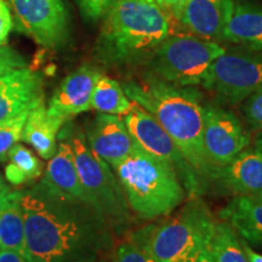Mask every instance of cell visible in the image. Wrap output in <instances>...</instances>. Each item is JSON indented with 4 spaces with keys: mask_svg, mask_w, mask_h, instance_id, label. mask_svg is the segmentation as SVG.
<instances>
[{
    "mask_svg": "<svg viewBox=\"0 0 262 262\" xmlns=\"http://www.w3.org/2000/svg\"><path fill=\"white\" fill-rule=\"evenodd\" d=\"M25 220L27 262H95L114 251V233L91 204L42 178L16 189Z\"/></svg>",
    "mask_w": 262,
    "mask_h": 262,
    "instance_id": "1",
    "label": "cell"
},
{
    "mask_svg": "<svg viewBox=\"0 0 262 262\" xmlns=\"http://www.w3.org/2000/svg\"><path fill=\"white\" fill-rule=\"evenodd\" d=\"M122 86L127 97L148 112L175 141L208 192L217 168L209 162L203 145L205 100L201 91L195 86L170 84L150 72Z\"/></svg>",
    "mask_w": 262,
    "mask_h": 262,
    "instance_id": "2",
    "label": "cell"
},
{
    "mask_svg": "<svg viewBox=\"0 0 262 262\" xmlns=\"http://www.w3.org/2000/svg\"><path fill=\"white\" fill-rule=\"evenodd\" d=\"M175 21L155 0H118L103 17L95 56L107 67L147 64L159 45L176 33Z\"/></svg>",
    "mask_w": 262,
    "mask_h": 262,
    "instance_id": "3",
    "label": "cell"
},
{
    "mask_svg": "<svg viewBox=\"0 0 262 262\" xmlns=\"http://www.w3.org/2000/svg\"><path fill=\"white\" fill-rule=\"evenodd\" d=\"M113 171L131 212L142 220L171 215L187 198L171 164L143 149L136 141L130 155Z\"/></svg>",
    "mask_w": 262,
    "mask_h": 262,
    "instance_id": "4",
    "label": "cell"
},
{
    "mask_svg": "<svg viewBox=\"0 0 262 262\" xmlns=\"http://www.w3.org/2000/svg\"><path fill=\"white\" fill-rule=\"evenodd\" d=\"M216 222L202 196H188L175 215L129 232L127 241L157 262H185L210 243Z\"/></svg>",
    "mask_w": 262,
    "mask_h": 262,
    "instance_id": "5",
    "label": "cell"
},
{
    "mask_svg": "<svg viewBox=\"0 0 262 262\" xmlns=\"http://www.w3.org/2000/svg\"><path fill=\"white\" fill-rule=\"evenodd\" d=\"M58 135L70 142L78 175L91 204L106 219L114 235L129 233L133 212L112 168L90 149L83 129L72 119L64 123Z\"/></svg>",
    "mask_w": 262,
    "mask_h": 262,
    "instance_id": "6",
    "label": "cell"
},
{
    "mask_svg": "<svg viewBox=\"0 0 262 262\" xmlns=\"http://www.w3.org/2000/svg\"><path fill=\"white\" fill-rule=\"evenodd\" d=\"M225 47L191 33H173L159 45L147 62L148 72L179 86H203L211 64Z\"/></svg>",
    "mask_w": 262,
    "mask_h": 262,
    "instance_id": "7",
    "label": "cell"
},
{
    "mask_svg": "<svg viewBox=\"0 0 262 262\" xmlns=\"http://www.w3.org/2000/svg\"><path fill=\"white\" fill-rule=\"evenodd\" d=\"M203 88L216 102L235 106L262 88V50L234 45L214 61Z\"/></svg>",
    "mask_w": 262,
    "mask_h": 262,
    "instance_id": "8",
    "label": "cell"
},
{
    "mask_svg": "<svg viewBox=\"0 0 262 262\" xmlns=\"http://www.w3.org/2000/svg\"><path fill=\"white\" fill-rule=\"evenodd\" d=\"M123 119L134 140L143 149L171 164L187 192V196H202L205 194L206 192L198 175L175 141L148 112L135 103L133 110L125 114Z\"/></svg>",
    "mask_w": 262,
    "mask_h": 262,
    "instance_id": "9",
    "label": "cell"
},
{
    "mask_svg": "<svg viewBox=\"0 0 262 262\" xmlns=\"http://www.w3.org/2000/svg\"><path fill=\"white\" fill-rule=\"evenodd\" d=\"M16 31L47 49H60L68 40L70 21L62 0H9Z\"/></svg>",
    "mask_w": 262,
    "mask_h": 262,
    "instance_id": "10",
    "label": "cell"
},
{
    "mask_svg": "<svg viewBox=\"0 0 262 262\" xmlns=\"http://www.w3.org/2000/svg\"><path fill=\"white\" fill-rule=\"evenodd\" d=\"M251 143L250 133L232 111L205 100L203 145L214 168L228 164Z\"/></svg>",
    "mask_w": 262,
    "mask_h": 262,
    "instance_id": "11",
    "label": "cell"
},
{
    "mask_svg": "<svg viewBox=\"0 0 262 262\" xmlns=\"http://www.w3.org/2000/svg\"><path fill=\"white\" fill-rule=\"evenodd\" d=\"M42 103L44 79L39 72L25 67L0 75V123L28 114Z\"/></svg>",
    "mask_w": 262,
    "mask_h": 262,
    "instance_id": "12",
    "label": "cell"
},
{
    "mask_svg": "<svg viewBox=\"0 0 262 262\" xmlns=\"http://www.w3.org/2000/svg\"><path fill=\"white\" fill-rule=\"evenodd\" d=\"M90 149L114 170L130 155L135 140L123 118L98 113L84 131Z\"/></svg>",
    "mask_w": 262,
    "mask_h": 262,
    "instance_id": "13",
    "label": "cell"
},
{
    "mask_svg": "<svg viewBox=\"0 0 262 262\" xmlns=\"http://www.w3.org/2000/svg\"><path fill=\"white\" fill-rule=\"evenodd\" d=\"M211 188L233 196H262V153L255 147L242 150L216 169Z\"/></svg>",
    "mask_w": 262,
    "mask_h": 262,
    "instance_id": "14",
    "label": "cell"
},
{
    "mask_svg": "<svg viewBox=\"0 0 262 262\" xmlns=\"http://www.w3.org/2000/svg\"><path fill=\"white\" fill-rule=\"evenodd\" d=\"M102 72L90 64L80 66L68 74L52 94L48 111L66 122L91 110L95 84Z\"/></svg>",
    "mask_w": 262,
    "mask_h": 262,
    "instance_id": "15",
    "label": "cell"
},
{
    "mask_svg": "<svg viewBox=\"0 0 262 262\" xmlns=\"http://www.w3.org/2000/svg\"><path fill=\"white\" fill-rule=\"evenodd\" d=\"M235 0H189L178 22L196 37L206 40H222L224 31Z\"/></svg>",
    "mask_w": 262,
    "mask_h": 262,
    "instance_id": "16",
    "label": "cell"
},
{
    "mask_svg": "<svg viewBox=\"0 0 262 262\" xmlns=\"http://www.w3.org/2000/svg\"><path fill=\"white\" fill-rule=\"evenodd\" d=\"M222 40L262 50V6L247 0H235Z\"/></svg>",
    "mask_w": 262,
    "mask_h": 262,
    "instance_id": "17",
    "label": "cell"
},
{
    "mask_svg": "<svg viewBox=\"0 0 262 262\" xmlns=\"http://www.w3.org/2000/svg\"><path fill=\"white\" fill-rule=\"evenodd\" d=\"M219 216L248 244L262 247V196L235 195Z\"/></svg>",
    "mask_w": 262,
    "mask_h": 262,
    "instance_id": "18",
    "label": "cell"
},
{
    "mask_svg": "<svg viewBox=\"0 0 262 262\" xmlns=\"http://www.w3.org/2000/svg\"><path fill=\"white\" fill-rule=\"evenodd\" d=\"M66 120L48 111L45 103L29 112L21 140L32 146L42 159L50 160L57 150V139Z\"/></svg>",
    "mask_w": 262,
    "mask_h": 262,
    "instance_id": "19",
    "label": "cell"
},
{
    "mask_svg": "<svg viewBox=\"0 0 262 262\" xmlns=\"http://www.w3.org/2000/svg\"><path fill=\"white\" fill-rule=\"evenodd\" d=\"M44 179L67 194L91 204L89 196L86 195L83 185H81L79 175H78L73 150H72L70 142L67 139L60 135H58L57 150L45 169Z\"/></svg>",
    "mask_w": 262,
    "mask_h": 262,
    "instance_id": "20",
    "label": "cell"
},
{
    "mask_svg": "<svg viewBox=\"0 0 262 262\" xmlns=\"http://www.w3.org/2000/svg\"><path fill=\"white\" fill-rule=\"evenodd\" d=\"M0 250L14 251L25 257L24 214L15 191L9 188L0 193Z\"/></svg>",
    "mask_w": 262,
    "mask_h": 262,
    "instance_id": "21",
    "label": "cell"
},
{
    "mask_svg": "<svg viewBox=\"0 0 262 262\" xmlns=\"http://www.w3.org/2000/svg\"><path fill=\"white\" fill-rule=\"evenodd\" d=\"M134 106L135 103L127 97L122 84L103 73L100 75L94 88L91 108L100 113L120 117L129 113Z\"/></svg>",
    "mask_w": 262,
    "mask_h": 262,
    "instance_id": "22",
    "label": "cell"
},
{
    "mask_svg": "<svg viewBox=\"0 0 262 262\" xmlns=\"http://www.w3.org/2000/svg\"><path fill=\"white\" fill-rule=\"evenodd\" d=\"M8 159L10 160L5 166V178L14 186H21L33 180L40 178L42 172V164L34 153L21 143L10 149Z\"/></svg>",
    "mask_w": 262,
    "mask_h": 262,
    "instance_id": "23",
    "label": "cell"
},
{
    "mask_svg": "<svg viewBox=\"0 0 262 262\" xmlns=\"http://www.w3.org/2000/svg\"><path fill=\"white\" fill-rule=\"evenodd\" d=\"M210 245L215 262H248L239 235L224 220L216 222Z\"/></svg>",
    "mask_w": 262,
    "mask_h": 262,
    "instance_id": "24",
    "label": "cell"
},
{
    "mask_svg": "<svg viewBox=\"0 0 262 262\" xmlns=\"http://www.w3.org/2000/svg\"><path fill=\"white\" fill-rule=\"evenodd\" d=\"M28 114H22L8 122L0 123V162L8 160L10 149L21 140Z\"/></svg>",
    "mask_w": 262,
    "mask_h": 262,
    "instance_id": "25",
    "label": "cell"
},
{
    "mask_svg": "<svg viewBox=\"0 0 262 262\" xmlns=\"http://www.w3.org/2000/svg\"><path fill=\"white\" fill-rule=\"evenodd\" d=\"M241 113L251 130H262V88L241 103Z\"/></svg>",
    "mask_w": 262,
    "mask_h": 262,
    "instance_id": "26",
    "label": "cell"
},
{
    "mask_svg": "<svg viewBox=\"0 0 262 262\" xmlns=\"http://www.w3.org/2000/svg\"><path fill=\"white\" fill-rule=\"evenodd\" d=\"M83 18L89 24L103 19L118 0H75Z\"/></svg>",
    "mask_w": 262,
    "mask_h": 262,
    "instance_id": "27",
    "label": "cell"
},
{
    "mask_svg": "<svg viewBox=\"0 0 262 262\" xmlns=\"http://www.w3.org/2000/svg\"><path fill=\"white\" fill-rule=\"evenodd\" d=\"M112 262H157L133 242L125 241L114 248Z\"/></svg>",
    "mask_w": 262,
    "mask_h": 262,
    "instance_id": "28",
    "label": "cell"
},
{
    "mask_svg": "<svg viewBox=\"0 0 262 262\" xmlns=\"http://www.w3.org/2000/svg\"><path fill=\"white\" fill-rule=\"evenodd\" d=\"M28 67L27 60L8 45H0V75L18 68Z\"/></svg>",
    "mask_w": 262,
    "mask_h": 262,
    "instance_id": "29",
    "label": "cell"
},
{
    "mask_svg": "<svg viewBox=\"0 0 262 262\" xmlns=\"http://www.w3.org/2000/svg\"><path fill=\"white\" fill-rule=\"evenodd\" d=\"M14 27V18L6 0H0V45H6L9 35Z\"/></svg>",
    "mask_w": 262,
    "mask_h": 262,
    "instance_id": "30",
    "label": "cell"
},
{
    "mask_svg": "<svg viewBox=\"0 0 262 262\" xmlns=\"http://www.w3.org/2000/svg\"><path fill=\"white\" fill-rule=\"evenodd\" d=\"M155 2L178 21L182 9L185 8V5L187 4L189 0H155Z\"/></svg>",
    "mask_w": 262,
    "mask_h": 262,
    "instance_id": "31",
    "label": "cell"
},
{
    "mask_svg": "<svg viewBox=\"0 0 262 262\" xmlns=\"http://www.w3.org/2000/svg\"><path fill=\"white\" fill-rule=\"evenodd\" d=\"M210 243L206 244L205 247H203L201 250L198 251V253L193 255L191 258H188V260L185 262H215L214 254H212Z\"/></svg>",
    "mask_w": 262,
    "mask_h": 262,
    "instance_id": "32",
    "label": "cell"
},
{
    "mask_svg": "<svg viewBox=\"0 0 262 262\" xmlns=\"http://www.w3.org/2000/svg\"><path fill=\"white\" fill-rule=\"evenodd\" d=\"M239 239H241L242 248H243V251L245 256L248 258V262H262V255L256 253V251H255L254 249L244 241V239H242L241 237H239Z\"/></svg>",
    "mask_w": 262,
    "mask_h": 262,
    "instance_id": "33",
    "label": "cell"
},
{
    "mask_svg": "<svg viewBox=\"0 0 262 262\" xmlns=\"http://www.w3.org/2000/svg\"><path fill=\"white\" fill-rule=\"evenodd\" d=\"M0 262H27V260L14 251L0 250Z\"/></svg>",
    "mask_w": 262,
    "mask_h": 262,
    "instance_id": "34",
    "label": "cell"
},
{
    "mask_svg": "<svg viewBox=\"0 0 262 262\" xmlns=\"http://www.w3.org/2000/svg\"><path fill=\"white\" fill-rule=\"evenodd\" d=\"M254 147L256 149L260 150V152L262 153V130L258 131V134L256 135V137H255Z\"/></svg>",
    "mask_w": 262,
    "mask_h": 262,
    "instance_id": "35",
    "label": "cell"
},
{
    "mask_svg": "<svg viewBox=\"0 0 262 262\" xmlns=\"http://www.w3.org/2000/svg\"><path fill=\"white\" fill-rule=\"evenodd\" d=\"M8 188H9L8 185H6L5 181L2 178V175H0V193H2L3 191H5V189H8Z\"/></svg>",
    "mask_w": 262,
    "mask_h": 262,
    "instance_id": "36",
    "label": "cell"
},
{
    "mask_svg": "<svg viewBox=\"0 0 262 262\" xmlns=\"http://www.w3.org/2000/svg\"><path fill=\"white\" fill-rule=\"evenodd\" d=\"M95 262H112V260H110V257H104V258H100V260Z\"/></svg>",
    "mask_w": 262,
    "mask_h": 262,
    "instance_id": "37",
    "label": "cell"
}]
</instances>
